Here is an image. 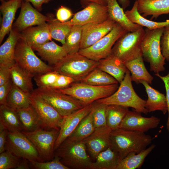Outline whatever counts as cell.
Returning <instances> with one entry per match:
<instances>
[{
    "mask_svg": "<svg viewBox=\"0 0 169 169\" xmlns=\"http://www.w3.org/2000/svg\"><path fill=\"white\" fill-rule=\"evenodd\" d=\"M152 144L148 148L137 153L135 152L129 153L121 160L116 169H136L141 167L146 157L155 148Z\"/></svg>",
    "mask_w": 169,
    "mask_h": 169,
    "instance_id": "obj_32",
    "label": "cell"
},
{
    "mask_svg": "<svg viewBox=\"0 0 169 169\" xmlns=\"http://www.w3.org/2000/svg\"><path fill=\"white\" fill-rule=\"evenodd\" d=\"M55 156L69 169H90L92 162L83 141H72L66 139L55 151Z\"/></svg>",
    "mask_w": 169,
    "mask_h": 169,
    "instance_id": "obj_3",
    "label": "cell"
},
{
    "mask_svg": "<svg viewBox=\"0 0 169 169\" xmlns=\"http://www.w3.org/2000/svg\"><path fill=\"white\" fill-rule=\"evenodd\" d=\"M109 18L107 6L92 3L75 13L69 21L64 22L71 25H83L102 23Z\"/></svg>",
    "mask_w": 169,
    "mask_h": 169,
    "instance_id": "obj_14",
    "label": "cell"
},
{
    "mask_svg": "<svg viewBox=\"0 0 169 169\" xmlns=\"http://www.w3.org/2000/svg\"><path fill=\"white\" fill-rule=\"evenodd\" d=\"M90 169H116L121 159L118 153L111 147L100 152Z\"/></svg>",
    "mask_w": 169,
    "mask_h": 169,
    "instance_id": "obj_30",
    "label": "cell"
},
{
    "mask_svg": "<svg viewBox=\"0 0 169 169\" xmlns=\"http://www.w3.org/2000/svg\"><path fill=\"white\" fill-rule=\"evenodd\" d=\"M33 92L49 104L64 117L88 105L55 89L38 87Z\"/></svg>",
    "mask_w": 169,
    "mask_h": 169,
    "instance_id": "obj_8",
    "label": "cell"
},
{
    "mask_svg": "<svg viewBox=\"0 0 169 169\" xmlns=\"http://www.w3.org/2000/svg\"><path fill=\"white\" fill-rule=\"evenodd\" d=\"M81 4L84 6H86L89 4L94 3L100 4L107 6V0H79Z\"/></svg>",
    "mask_w": 169,
    "mask_h": 169,
    "instance_id": "obj_53",
    "label": "cell"
},
{
    "mask_svg": "<svg viewBox=\"0 0 169 169\" xmlns=\"http://www.w3.org/2000/svg\"><path fill=\"white\" fill-rule=\"evenodd\" d=\"M23 0H10L1 1L0 10L3 15L0 29V44L5 35L12 28L13 22L18 9L21 7Z\"/></svg>",
    "mask_w": 169,
    "mask_h": 169,
    "instance_id": "obj_21",
    "label": "cell"
},
{
    "mask_svg": "<svg viewBox=\"0 0 169 169\" xmlns=\"http://www.w3.org/2000/svg\"><path fill=\"white\" fill-rule=\"evenodd\" d=\"M20 35L32 48L44 44L52 39L46 23L27 28L20 32Z\"/></svg>",
    "mask_w": 169,
    "mask_h": 169,
    "instance_id": "obj_22",
    "label": "cell"
},
{
    "mask_svg": "<svg viewBox=\"0 0 169 169\" xmlns=\"http://www.w3.org/2000/svg\"><path fill=\"white\" fill-rule=\"evenodd\" d=\"M16 110L22 125L23 131L31 132L43 129L40 119L31 105L27 108Z\"/></svg>",
    "mask_w": 169,
    "mask_h": 169,
    "instance_id": "obj_31",
    "label": "cell"
},
{
    "mask_svg": "<svg viewBox=\"0 0 169 169\" xmlns=\"http://www.w3.org/2000/svg\"><path fill=\"white\" fill-rule=\"evenodd\" d=\"M145 34L143 27L134 32H127L116 41L112 48L111 54L124 62L141 49Z\"/></svg>",
    "mask_w": 169,
    "mask_h": 169,
    "instance_id": "obj_11",
    "label": "cell"
},
{
    "mask_svg": "<svg viewBox=\"0 0 169 169\" xmlns=\"http://www.w3.org/2000/svg\"><path fill=\"white\" fill-rule=\"evenodd\" d=\"M93 106L91 111L80 121L76 129L67 139L72 141H83L95 131L93 114Z\"/></svg>",
    "mask_w": 169,
    "mask_h": 169,
    "instance_id": "obj_35",
    "label": "cell"
},
{
    "mask_svg": "<svg viewBox=\"0 0 169 169\" xmlns=\"http://www.w3.org/2000/svg\"><path fill=\"white\" fill-rule=\"evenodd\" d=\"M98 64L99 61L89 59L78 52L68 54L53 67L54 70L73 78L76 82L85 77Z\"/></svg>",
    "mask_w": 169,
    "mask_h": 169,
    "instance_id": "obj_5",
    "label": "cell"
},
{
    "mask_svg": "<svg viewBox=\"0 0 169 169\" xmlns=\"http://www.w3.org/2000/svg\"><path fill=\"white\" fill-rule=\"evenodd\" d=\"M82 25L72 26L66 37L65 44L62 45L68 54L78 53L80 50V45L82 38Z\"/></svg>",
    "mask_w": 169,
    "mask_h": 169,
    "instance_id": "obj_40",
    "label": "cell"
},
{
    "mask_svg": "<svg viewBox=\"0 0 169 169\" xmlns=\"http://www.w3.org/2000/svg\"><path fill=\"white\" fill-rule=\"evenodd\" d=\"M30 94L24 92L13 84L6 105L16 110L28 107L31 105Z\"/></svg>",
    "mask_w": 169,
    "mask_h": 169,
    "instance_id": "obj_39",
    "label": "cell"
},
{
    "mask_svg": "<svg viewBox=\"0 0 169 169\" xmlns=\"http://www.w3.org/2000/svg\"><path fill=\"white\" fill-rule=\"evenodd\" d=\"M35 146L41 162L53 160L54 157V145L59 130L40 128L31 132L22 131Z\"/></svg>",
    "mask_w": 169,
    "mask_h": 169,
    "instance_id": "obj_10",
    "label": "cell"
},
{
    "mask_svg": "<svg viewBox=\"0 0 169 169\" xmlns=\"http://www.w3.org/2000/svg\"><path fill=\"white\" fill-rule=\"evenodd\" d=\"M115 23L109 18L102 23L83 25L80 49L91 46L107 34L112 29Z\"/></svg>",
    "mask_w": 169,
    "mask_h": 169,
    "instance_id": "obj_15",
    "label": "cell"
},
{
    "mask_svg": "<svg viewBox=\"0 0 169 169\" xmlns=\"http://www.w3.org/2000/svg\"><path fill=\"white\" fill-rule=\"evenodd\" d=\"M8 131L0 125V153L6 151L5 145Z\"/></svg>",
    "mask_w": 169,
    "mask_h": 169,
    "instance_id": "obj_51",
    "label": "cell"
},
{
    "mask_svg": "<svg viewBox=\"0 0 169 169\" xmlns=\"http://www.w3.org/2000/svg\"><path fill=\"white\" fill-rule=\"evenodd\" d=\"M131 81L130 72L127 69L116 91L110 96L98 100L95 102L107 105H116L131 107L136 111L147 114L148 112L146 107V101L136 94Z\"/></svg>",
    "mask_w": 169,
    "mask_h": 169,
    "instance_id": "obj_2",
    "label": "cell"
},
{
    "mask_svg": "<svg viewBox=\"0 0 169 169\" xmlns=\"http://www.w3.org/2000/svg\"><path fill=\"white\" fill-rule=\"evenodd\" d=\"M0 125L9 132L23 131L16 110L7 105H0Z\"/></svg>",
    "mask_w": 169,
    "mask_h": 169,
    "instance_id": "obj_29",
    "label": "cell"
},
{
    "mask_svg": "<svg viewBox=\"0 0 169 169\" xmlns=\"http://www.w3.org/2000/svg\"><path fill=\"white\" fill-rule=\"evenodd\" d=\"M125 14L131 22L145 27L150 30L165 27L169 25V19L162 22H157L149 20L142 16L138 12L137 3L135 0L132 8L130 10L125 12Z\"/></svg>",
    "mask_w": 169,
    "mask_h": 169,
    "instance_id": "obj_34",
    "label": "cell"
},
{
    "mask_svg": "<svg viewBox=\"0 0 169 169\" xmlns=\"http://www.w3.org/2000/svg\"><path fill=\"white\" fill-rule=\"evenodd\" d=\"M155 75L160 78L163 82L166 91V98L167 106V112L168 113V116L166 123V129L169 132V72L168 74L165 76H162L159 73L155 74Z\"/></svg>",
    "mask_w": 169,
    "mask_h": 169,
    "instance_id": "obj_49",
    "label": "cell"
},
{
    "mask_svg": "<svg viewBox=\"0 0 169 169\" xmlns=\"http://www.w3.org/2000/svg\"><path fill=\"white\" fill-rule=\"evenodd\" d=\"M11 79L10 68L0 65V86L6 83Z\"/></svg>",
    "mask_w": 169,
    "mask_h": 169,
    "instance_id": "obj_50",
    "label": "cell"
},
{
    "mask_svg": "<svg viewBox=\"0 0 169 169\" xmlns=\"http://www.w3.org/2000/svg\"><path fill=\"white\" fill-rule=\"evenodd\" d=\"M93 103L64 116L54 145V151L72 133L79 124L91 110Z\"/></svg>",
    "mask_w": 169,
    "mask_h": 169,
    "instance_id": "obj_17",
    "label": "cell"
},
{
    "mask_svg": "<svg viewBox=\"0 0 169 169\" xmlns=\"http://www.w3.org/2000/svg\"><path fill=\"white\" fill-rule=\"evenodd\" d=\"M75 81L73 78L59 74L57 81L52 88L55 89H64L69 87Z\"/></svg>",
    "mask_w": 169,
    "mask_h": 169,
    "instance_id": "obj_46",
    "label": "cell"
},
{
    "mask_svg": "<svg viewBox=\"0 0 169 169\" xmlns=\"http://www.w3.org/2000/svg\"><path fill=\"white\" fill-rule=\"evenodd\" d=\"M128 32L115 23L107 34L91 46L80 49L78 53L90 59L99 61L111 55L112 48L117 40Z\"/></svg>",
    "mask_w": 169,
    "mask_h": 169,
    "instance_id": "obj_9",
    "label": "cell"
},
{
    "mask_svg": "<svg viewBox=\"0 0 169 169\" xmlns=\"http://www.w3.org/2000/svg\"><path fill=\"white\" fill-rule=\"evenodd\" d=\"M141 83L144 86L148 95L146 107L148 112L156 110L161 111L164 115L167 112L166 96L164 94L151 87L149 84L144 80Z\"/></svg>",
    "mask_w": 169,
    "mask_h": 169,
    "instance_id": "obj_28",
    "label": "cell"
},
{
    "mask_svg": "<svg viewBox=\"0 0 169 169\" xmlns=\"http://www.w3.org/2000/svg\"><path fill=\"white\" fill-rule=\"evenodd\" d=\"M32 48L48 65L54 66L59 62L68 54L64 47L57 44L53 41L47 42Z\"/></svg>",
    "mask_w": 169,
    "mask_h": 169,
    "instance_id": "obj_23",
    "label": "cell"
},
{
    "mask_svg": "<svg viewBox=\"0 0 169 169\" xmlns=\"http://www.w3.org/2000/svg\"><path fill=\"white\" fill-rule=\"evenodd\" d=\"M107 105L93 102V121L95 129L107 126L106 110Z\"/></svg>",
    "mask_w": 169,
    "mask_h": 169,
    "instance_id": "obj_41",
    "label": "cell"
},
{
    "mask_svg": "<svg viewBox=\"0 0 169 169\" xmlns=\"http://www.w3.org/2000/svg\"><path fill=\"white\" fill-rule=\"evenodd\" d=\"M107 1L109 18L119 24L128 32H134L143 27L131 21L117 0Z\"/></svg>",
    "mask_w": 169,
    "mask_h": 169,
    "instance_id": "obj_26",
    "label": "cell"
},
{
    "mask_svg": "<svg viewBox=\"0 0 169 169\" xmlns=\"http://www.w3.org/2000/svg\"><path fill=\"white\" fill-rule=\"evenodd\" d=\"M31 105L41 121L43 128L59 130L64 116L51 105L33 92L30 95Z\"/></svg>",
    "mask_w": 169,
    "mask_h": 169,
    "instance_id": "obj_13",
    "label": "cell"
},
{
    "mask_svg": "<svg viewBox=\"0 0 169 169\" xmlns=\"http://www.w3.org/2000/svg\"><path fill=\"white\" fill-rule=\"evenodd\" d=\"M139 13L143 17L151 16V20L169 13V0H136Z\"/></svg>",
    "mask_w": 169,
    "mask_h": 169,
    "instance_id": "obj_24",
    "label": "cell"
},
{
    "mask_svg": "<svg viewBox=\"0 0 169 169\" xmlns=\"http://www.w3.org/2000/svg\"><path fill=\"white\" fill-rule=\"evenodd\" d=\"M29 161L25 159L22 158L17 169H29Z\"/></svg>",
    "mask_w": 169,
    "mask_h": 169,
    "instance_id": "obj_54",
    "label": "cell"
},
{
    "mask_svg": "<svg viewBox=\"0 0 169 169\" xmlns=\"http://www.w3.org/2000/svg\"><path fill=\"white\" fill-rule=\"evenodd\" d=\"M141 113L129 110L118 128L145 132L156 128L160 122L158 118L152 116L149 117L142 116Z\"/></svg>",
    "mask_w": 169,
    "mask_h": 169,
    "instance_id": "obj_16",
    "label": "cell"
},
{
    "mask_svg": "<svg viewBox=\"0 0 169 169\" xmlns=\"http://www.w3.org/2000/svg\"><path fill=\"white\" fill-rule=\"evenodd\" d=\"M119 86L118 84L97 86L76 82L66 88L57 90L61 93L71 96L89 105L110 96L116 91Z\"/></svg>",
    "mask_w": 169,
    "mask_h": 169,
    "instance_id": "obj_6",
    "label": "cell"
},
{
    "mask_svg": "<svg viewBox=\"0 0 169 169\" xmlns=\"http://www.w3.org/2000/svg\"><path fill=\"white\" fill-rule=\"evenodd\" d=\"M20 32L12 28L8 37L0 47V65L11 68L16 64L15 51Z\"/></svg>",
    "mask_w": 169,
    "mask_h": 169,
    "instance_id": "obj_25",
    "label": "cell"
},
{
    "mask_svg": "<svg viewBox=\"0 0 169 169\" xmlns=\"http://www.w3.org/2000/svg\"><path fill=\"white\" fill-rule=\"evenodd\" d=\"M13 84L11 79L6 83L0 86V105H6L8 97Z\"/></svg>",
    "mask_w": 169,
    "mask_h": 169,
    "instance_id": "obj_47",
    "label": "cell"
},
{
    "mask_svg": "<svg viewBox=\"0 0 169 169\" xmlns=\"http://www.w3.org/2000/svg\"><path fill=\"white\" fill-rule=\"evenodd\" d=\"M164 27L150 30L146 28L145 35L141 45L143 59L149 63L151 71L155 74L164 71L165 59L161 49L160 40Z\"/></svg>",
    "mask_w": 169,
    "mask_h": 169,
    "instance_id": "obj_4",
    "label": "cell"
},
{
    "mask_svg": "<svg viewBox=\"0 0 169 169\" xmlns=\"http://www.w3.org/2000/svg\"><path fill=\"white\" fill-rule=\"evenodd\" d=\"M30 167L35 169H69L64 165L57 156L50 161L40 162L36 161H29Z\"/></svg>",
    "mask_w": 169,
    "mask_h": 169,
    "instance_id": "obj_43",
    "label": "cell"
},
{
    "mask_svg": "<svg viewBox=\"0 0 169 169\" xmlns=\"http://www.w3.org/2000/svg\"><path fill=\"white\" fill-rule=\"evenodd\" d=\"M21 159L6 150L0 154V169H17Z\"/></svg>",
    "mask_w": 169,
    "mask_h": 169,
    "instance_id": "obj_44",
    "label": "cell"
},
{
    "mask_svg": "<svg viewBox=\"0 0 169 169\" xmlns=\"http://www.w3.org/2000/svg\"><path fill=\"white\" fill-rule=\"evenodd\" d=\"M111 131L107 126L95 129L90 135L83 140L94 159L100 152L111 147L110 135Z\"/></svg>",
    "mask_w": 169,
    "mask_h": 169,
    "instance_id": "obj_19",
    "label": "cell"
},
{
    "mask_svg": "<svg viewBox=\"0 0 169 169\" xmlns=\"http://www.w3.org/2000/svg\"><path fill=\"white\" fill-rule=\"evenodd\" d=\"M160 47L162 55L169 61V25L164 27L161 38Z\"/></svg>",
    "mask_w": 169,
    "mask_h": 169,
    "instance_id": "obj_45",
    "label": "cell"
},
{
    "mask_svg": "<svg viewBox=\"0 0 169 169\" xmlns=\"http://www.w3.org/2000/svg\"><path fill=\"white\" fill-rule=\"evenodd\" d=\"M97 67L112 76L120 84L128 69L123 62L111 54L99 61Z\"/></svg>",
    "mask_w": 169,
    "mask_h": 169,
    "instance_id": "obj_27",
    "label": "cell"
},
{
    "mask_svg": "<svg viewBox=\"0 0 169 169\" xmlns=\"http://www.w3.org/2000/svg\"><path fill=\"white\" fill-rule=\"evenodd\" d=\"M15 59L16 64L33 78L54 70L52 66L39 59L32 48L20 37L16 45Z\"/></svg>",
    "mask_w": 169,
    "mask_h": 169,
    "instance_id": "obj_7",
    "label": "cell"
},
{
    "mask_svg": "<svg viewBox=\"0 0 169 169\" xmlns=\"http://www.w3.org/2000/svg\"><path fill=\"white\" fill-rule=\"evenodd\" d=\"M79 82L97 86L118 84L113 77L97 67L90 72Z\"/></svg>",
    "mask_w": 169,
    "mask_h": 169,
    "instance_id": "obj_37",
    "label": "cell"
},
{
    "mask_svg": "<svg viewBox=\"0 0 169 169\" xmlns=\"http://www.w3.org/2000/svg\"><path fill=\"white\" fill-rule=\"evenodd\" d=\"M5 147L6 150L19 158L41 162L34 145L22 131L8 132Z\"/></svg>",
    "mask_w": 169,
    "mask_h": 169,
    "instance_id": "obj_12",
    "label": "cell"
},
{
    "mask_svg": "<svg viewBox=\"0 0 169 169\" xmlns=\"http://www.w3.org/2000/svg\"><path fill=\"white\" fill-rule=\"evenodd\" d=\"M8 0H0V1H8Z\"/></svg>",
    "mask_w": 169,
    "mask_h": 169,
    "instance_id": "obj_56",
    "label": "cell"
},
{
    "mask_svg": "<svg viewBox=\"0 0 169 169\" xmlns=\"http://www.w3.org/2000/svg\"><path fill=\"white\" fill-rule=\"evenodd\" d=\"M129 110L128 107L120 105H107L106 115L107 126L111 130L118 128Z\"/></svg>",
    "mask_w": 169,
    "mask_h": 169,
    "instance_id": "obj_38",
    "label": "cell"
},
{
    "mask_svg": "<svg viewBox=\"0 0 169 169\" xmlns=\"http://www.w3.org/2000/svg\"><path fill=\"white\" fill-rule=\"evenodd\" d=\"M51 0H23V1L31 3L33 6L38 10L42 9L43 3H47Z\"/></svg>",
    "mask_w": 169,
    "mask_h": 169,
    "instance_id": "obj_52",
    "label": "cell"
},
{
    "mask_svg": "<svg viewBox=\"0 0 169 169\" xmlns=\"http://www.w3.org/2000/svg\"><path fill=\"white\" fill-rule=\"evenodd\" d=\"M123 63L131 74L132 81L139 84L144 80L151 84L153 78L145 67L141 49Z\"/></svg>",
    "mask_w": 169,
    "mask_h": 169,
    "instance_id": "obj_20",
    "label": "cell"
},
{
    "mask_svg": "<svg viewBox=\"0 0 169 169\" xmlns=\"http://www.w3.org/2000/svg\"><path fill=\"white\" fill-rule=\"evenodd\" d=\"M48 19L47 16L34 8L29 2L23 1L19 14L13 28L20 32L29 27L45 23Z\"/></svg>",
    "mask_w": 169,
    "mask_h": 169,
    "instance_id": "obj_18",
    "label": "cell"
},
{
    "mask_svg": "<svg viewBox=\"0 0 169 169\" xmlns=\"http://www.w3.org/2000/svg\"><path fill=\"white\" fill-rule=\"evenodd\" d=\"M72 15V12L70 9L63 6L58 8L56 14L57 19L62 23L67 22Z\"/></svg>",
    "mask_w": 169,
    "mask_h": 169,
    "instance_id": "obj_48",
    "label": "cell"
},
{
    "mask_svg": "<svg viewBox=\"0 0 169 169\" xmlns=\"http://www.w3.org/2000/svg\"><path fill=\"white\" fill-rule=\"evenodd\" d=\"M110 138L111 147L118 153L121 160L131 152L138 153L145 149L152 140L145 132L120 128L112 130Z\"/></svg>",
    "mask_w": 169,
    "mask_h": 169,
    "instance_id": "obj_1",
    "label": "cell"
},
{
    "mask_svg": "<svg viewBox=\"0 0 169 169\" xmlns=\"http://www.w3.org/2000/svg\"><path fill=\"white\" fill-rule=\"evenodd\" d=\"M118 1L124 10L128 7L130 4V0H118Z\"/></svg>",
    "mask_w": 169,
    "mask_h": 169,
    "instance_id": "obj_55",
    "label": "cell"
},
{
    "mask_svg": "<svg viewBox=\"0 0 169 169\" xmlns=\"http://www.w3.org/2000/svg\"><path fill=\"white\" fill-rule=\"evenodd\" d=\"M47 16L49 18L47 23L52 38L64 44L72 26L60 22L52 14H48Z\"/></svg>",
    "mask_w": 169,
    "mask_h": 169,
    "instance_id": "obj_36",
    "label": "cell"
},
{
    "mask_svg": "<svg viewBox=\"0 0 169 169\" xmlns=\"http://www.w3.org/2000/svg\"><path fill=\"white\" fill-rule=\"evenodd\" d=\"M10 71L11 79L14 85L26 93L33 92L32 76L16 64L10 68Z\"/></svg>",
    "mask_w": 169,
    "mask_h": 169,
    "instance_id": "obj_33",
    "label": "cell"
},
{
    "mask_svg": "<svg viewBox=\"0 0 169 169\" xmlns=\"http://www.w3.org/2000/svg\"><path fill=\"white\" fill-rule=\"evenodd\" d=\"M59 74L53 71L37 75L33 78L38 87L52 88L56 83Z\"/></svg>",
    "mask_w": 169,
    "mask_h": 169,
    "instance_id": "obj_42",
    "label": "cell"
}]
</instances>
